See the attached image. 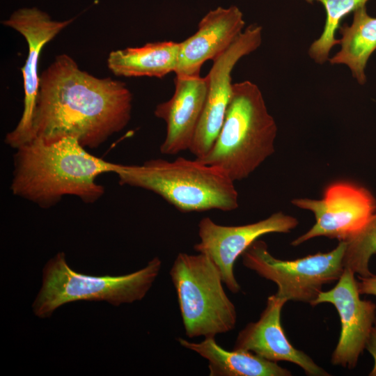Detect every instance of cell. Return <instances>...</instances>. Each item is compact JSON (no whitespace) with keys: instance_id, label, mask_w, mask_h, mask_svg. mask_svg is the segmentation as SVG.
Wrapping results in <instances>:
<instances>
[{"instance_id":"21","label":"cell","mask_w":376,"mask_h":376,"mask_svg":"<svg viewBox=\"0 0 376 376\" xmlns=\"http://www.w3.org/2000/svg\"><path fill=\"white\" fill-rule=\"evenodd\" d=\"M357 282L359 292L361 295H370L376 296V275L368 277H359Z\"/></svg>"},{"instance_id":"13","label":"cell","mask_w":376,"mask_h":376,"mask_svg":"<svg viewBox=\"0 0 376 376\" xmlns=\"http://www.w3.org/2000/svg\"><path fill=\"white\" fill-rule=\"evenodd\" d=\"M287 301L270 295L260 318L248 323L236 338L234 350L249 351L267 360L295 363L311 376L329 375L308 354L296 349L287 338L281 323V313Z\"/></svg>"},{"instance_id":"1","label":"cell","mask_w":376,"mask_h":376,"mask_svg":"<svg viewBox=\"0 0 376 376\" xmlns=\"http://www.w3.org/2000/svg\"><path fill=\"white\" fill-rule=\"evenodd\" d=\"M132 100L125 83L96 77L70 56L59 54L40 75L31 141L50 143L72 136L95 149L128 125Z\"/></svg>"},{"instance_id":"14","label":"cell","mask_w":376,"mask_h":376,"mask_svg":"<svg viewBox=\"0 0 376 376\" xmlns=\"http://www.w3.org/2000/svg\"><path fill=\"white\" fill-rule=\"evenodd\" d=\"M174 84L171 98L158 104L154 111L155 116L166 125L159 150L168 155L189 150L207 93V77L175 75Z\"/></svg>"},{"instance_id":"19","label":"cell","mask_w":376,"mask_h":376,"mask_svg":"<svg viewBox=\"0 0 376 376\" xmlns=\"http://www.w3.org/2000/svg\"><path fill=\"white\" fill-rule=\"evenodd\" d=\"M306 3H320L326 12V19L322 32L308 48L310 58L318 64L322 65L329 61L331 49L339 45L336 32L341 21L348 14L360 7L366 6L369 0H304Z\"/></svg>"},{"instance_id":"4","label":"cell","mask_w":376,"mask_h":376,"mask_svg":"<svg viewBox=\"0 0 376 376\" xmlns=\"http://www.w3.org/2000/svg\"><path fill=\"white\" fill-rule=\"evenodd\" d=\"M277 125L259 87L233 84L222 127L210 150L198 159L217 166L235 182L248 178L274 152Z\"/></svg>"},{"instance_id":"6","label":"cell","mask_w":376,"mask_h":376,"mask_svg":"<svg viewBox=\"0 0 376 376\" xmlns=\"http://www.w3.org/2000/svg\"><path fill=\"white\" fill-rule=\"evenodd\" d=\"M169 274L187 337H215L235 329L237 312L219 270L206 255L179 253Z\"/></svg>"},{"instance_id":"9","label":"cell","mask_w":376,"mask_h":376,"mask_svg":"<svg viewBox=\"0 0 376 376\" xmlns=\"http://www.w3.org/2000/svg\"><path fill=\"white\" fill-rule=\"evenodd\" d=\"M262 40V26L251 24L213 60L206 76L207 93L203 111L189 150L196 158L204 157L210 150L222 127L232 95L233 69L242 57L256 51Z\"/></svg>"},{"instance_id":"22","label":"cell","mask_w":376,"mask_h":376,"mask_svg":"<svg viewBox=\"0 0 376 376\" xmlns=\"http://www.w3.org/2000/svg\"><path fill=\"white\" fill-rule=\"evenodd\" d=\"M366 349L371 354L374 360V364L369 375L376 376V318L367 341Z\"/></svg>"},{"instance_id":"2","label":"cell","mask_w":376,"mask_h":376,"mask_svg":"<svg viewBox=\"0 0 376 376\" xmlns=\"http://www.w3.org/2000/svg\"><path fill=\"white\" fill-rule=\"evenodd\" d=\"M119 166L93 155L72 136L50 143L34 139L15 149L10 190L42 208L56 205L65 196L91 204L104 194L97 178L116 173Z\"/></svg>"},{"instance_id":"10","label":"cell","mask_w":376,"mask_h":376,"mask_svg":"<svg viewBox=\"0 0 376 376\" xmlns=\"http://www.w3.org/2000/svg\"><path fill=\"white\" fill-rule=\"evenodd\" d=\"M74 18L64 21L52 19L37 8H23L15 11L2 24L19 33L28 45V54L21 68L24 86V109L16 127L6 135L4 141L11 148L29 142L36 100L39 92L38 64L42 49L66 28Z\"/></svg>"},{"instance_id":"8","label":"cell","mask_w":376,"mask_h":376,"mask_svg":"<svg viewBox=\"0 0 376 376\" xmlns=\"http://www.w3.org/2000/svg\"><path fill=\"white\" fill-rule=\"evenodd\" d=\"M291 203L312 212L315 218L314 225L291 242L295 246L320 236L345 241L376 212V200L372 193L348 182L329 185L320 199L294 198Z\"/></svg>"},{"instance_id":"16","label":"cell","mask_w":376,"mask_h":376,"mask_svg":"<svg viewBox=\"0 0 376 376\" xmlns=\"http://www.w3.org/2000/svg\"><path fill=\"white\" fill-rule=\"evenodd\" d=\"M207 337L199 343L179 338L180 345L196 352L208 362L210 376H290L288 369L249 351L226 350Z\"/></svg>"},{"instance_id":"15","label":"cell","mask_w":376,"mask_h":376,"mask_svg":"<svg viewBox=\"0 0 376 376\" xmlns=\"http://www.w3.org/2000/svg\"><path fill=\"white\" fill-rule=\"evenodd\" d=\"M245 22L235 6L207 13L197 31L180 42L175 75H200L203 64L226 51L244 31Z\"/></svg>"},{"instance_id":"18","label":"cell","mask_w":376,"mask_h":376,"mask_svg":"<svg viewBox=\"0 0 376 376\" xmlns=\"http://www.w3.org/2000/svg\"><path fill=\"white\" fill-rule=\"evenodd\" d=\"M352 23L343 24L338 30L340 49L330 57L331 65H345L360 85L367 81L366 68L368 61L376 50V17L368 15L366 6L353 13Z\"/></svg>"},{"instance_id":"11","label":"cell","mask_w":376,"mask_h":376,"mask_svg":"<svg viewBox=\"0 0 376 376\" xmlns=\"http://www.w3.org/2000/svg\"><path fill=\"white\" fill-rule=\"evenodd\" d=\"M298 224L295 217L282 212L241 226L219 225L210 218L204 217L198 226L200 242L194 249L198 253L206 254L212 260L228 289L237 293L241 289L234 274V265L237 258L260 237L273 233H290Z\"/></svg>"},{"instance_id":"7","label":"cell","mask_w":376,"mask_h":376,"mask_svg":"<svg viewBox=\"0 0 376 376\" xmlns=\"http://www.w3.org/2000/svg\"><path fill=\"white\" fill-rule=\"evenodd\" d=\"M345 249V241H340L329 252L285 260L276 258L269 253L267 244L257 240L241 256L244 267L277 285V297L313 306L322 286L338 281L342 275Z\"/></svg>"},{"instance_id":"5","label":"cell","mask_w":376,"mask_h":376,"mask_svg":"<svg viewBox=\"0 0 376 376\" xmlns=\"http://www.w3.org/2000/svg\"><path fill=\"white\" fill-rule=\"evenodd\" d=\"M162 261L155 257L133 273L111 276H93L73 271L65 254L58 253L42 270V287L33 304L34 314L49 318L62 305L77 301H105L118 306L141 300L158 276Z\"/></svg>"},{"instance_id":"17","label":"cell","mask_w":376,"mask_h":376,"mask_svg":"<svg viewBox=\"0 0 376 376\" xmlns=\"http://www.w3.org/2000/svg\"><path fill=\"white\" fill-rule=\"evenodd\" d=\"M180 42L162 41L109 53L107 66L116 76L162 78L176 70Z\"/></svg>"},{"instance_id":"3","label":"cell","mask_w":376,"mask_h":376,"mask_svg":"<svg viewBox=\"0 0 376 376\" xmlns=\"http://www.w3.org/2000/svg\"><path fill=\"white\" fill-rule=\"evenodd\" d=\"M116 174L120 185L154 192L182 212H228L239 206L235 182L222 169L196 158L120 164Z\"/></svg>"},{"instance_id":"20","label":"cell","mask_w":376,"mask_h":376,"mask_svg":"<svg viewBox=\"0 0 376 376\" xmlns=\"http://www.w3.org/2000/svg\"><path fill=\"white\" fill-rule=\"evenodd\" d=\"M345 242L344 268L361 277L373 275L369 269V262L370 258L376 254V212L363 228Z\"/></svg>"},{"instance_id":"12","label":"cell","mask_w":376,"mask_h":376,"mask_svg":"<svg viewBox=\"0 0 376 376\" xmlns=\"http://www.w3.org/2000/svg\"><path fill=\"white\" fill-rule=\"evenodd\" d=\"M357 282L355 274L345 268L336 285L322 291L313 304L329 303L336 308L341 330L331 363L348 369L356 367L376 318L375 304L361 299Z\"/></svg>"}]
</instances>
